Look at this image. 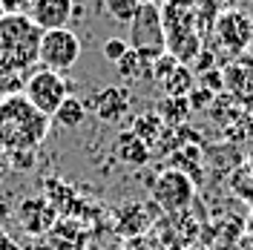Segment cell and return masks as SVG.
Here are the masks:
<instances>
[{
    "label": "cell",
    "instance_id": "5bb4252c",
    "mask_svg": "<svg viewBox=\"0 0 253 250\" xmlns=\"http://www.w3.org/2000/svg\"><path fill=\"white\" fill-rule=\"evenodd\" d=\"M55 121H58V126H63V129H75V126H81L84 121H86V107H84V101H78V98H66L61 107H58V112L52 115Z\"/></svg>",
    "mask_w": 253,
    "mask_h": 250
},
{
    "label": "cell",
    "instance_id": "ffe728a7",
    "mask_svg": "<svg viewBox=\"0 0 253 250\" xmlns=\"http://www.w3.org/2000/svg\"><path fill=\"white\" fill-rule=\"evenodd\" d=\"M35 158H38V150H20V153H9V164L15 170H32Z\"/></svg>",
    "mask_w": 253,
    "mask_h": 250
},
{
    "label": "cell",
    "instance_id": "cb8c5ba5",
    "mask_svg": "<svg viewBox=\"0 0 253 250\" xmlns=\"http://www.w3.org/2000/svg\"><path fill=\"white\" fill-rule=\"evenodd\" d=\"M248 242H251V248H253V219L248 221Z\"/></svg>",
    "mask_w": 253,
    "mask_h": 250
},
{
    "label": "cell",
    "instance_id": "44dd1931",
    "mask_svg": "<svg viewBox=\"0 0 253 250\" xmlns=\"http://www.w3.org/2000/svg\"><path fill=\"white\" fill-rule=\"evenodd\" d=\"M32 3H35V0H0V9H3L6 15H29Z\"/></svg>",
    "mask_w": 253,
    "mask_h": 250
},
{
    "label": "cell",
    "instance_id": "5b68a950",
    "mask_svg": "<svg viewBox=\"0 0 253 250\" xmlns=\"http://www.w3.org/2000/svg\"><path fill=\"white\" fill-rule=\"evenodd\" d=\"M69 92H72V83L63 78L61 72H52V69H38L23 81V98L49 118L69 98Z\"/></svg>",
    "mask_w": 253,
    "mask_h": 250
},
{
    "label": "cell",
    "instance_id": "484cf974",
    "mask_svg": "<svg viewBox=\"0 0 253 250\" xmlns=\"http://www.w3.org/2000/svg\"><path fill=\"white\" fill-rule=\"evenodd\" d=\"M251 124H253V115H251Z\"/></svg>",
    "mask_w": 253,
    "mask_h": 250
},
{
    "label": "cell",
    "instance_id": "6da1fadb",
    "mask_svg": "<svg viewBox=\"0 0 253 250\" xmlns=\"http://www.w3.org/2000/svg\"><path fill=\"white\" fill-rule=\"evenodd\" d=\"M49 124L52 118L35 110L23 92H9L0 98V150H38L49 135Z\"/></svg>",
    "mask_w": 253,
    "mask_h": 250
},
{
    "label": "cell",
    "instance_id": "8992f818",
    "mask_svg": "<svg viewBox=\"0 0 253 250\" xmlns=\"http://www.w3.org/2000/svg\"><path fill=\"white\" fill-rule=\"evenodd\" d=\"M81 58V38L69 29H49L38 43V63L52 72H69Z\"/></svg>",
    "mask_w": 253,
    "mask_h": 250
},
{
    "label": "cell",
    "instance_id": "d4e9b609",
    "mask_svg": "<svg viewBox=\"0 0 253 250\" xmlns=\"http://www.w3.org/2000/svg\"><path fill=\"white\" fill-rule=\"evenodd\" d=\"M3 15H6V12H3V9H0V17H3Z\"/></svg>",
    "mask_w": 253,
    "mask_h": 250
},
{
    "label": "cell",
    "instance_id": "7a4b0ae2",
    "mask_svg": "<svg viewBox=\"0 0 253 250\" xmlns=\"http://www.w3.org/2000/svg\"><path fill=\"white\" fill-rule=\"evenodd\" d=\"M41 35L29 15H3L0 17V75H17L38 63Z\"/></svg>",
    "mask_w": 253,
    "mask_h": 250
},
{
    "label": "cell",
    "instance_id": "30bf717a",
    "mask_svg": "<svg viewBox=\"0 0 253 250\" xmlns=\"http://www.w3.org/2000/svg\"><path fill=\"white\" fill-rule=\"evenodd\" d=\"M55 219H58V210H55V204L49 202L46 196H32V199H26L17 207V221L29 236L49 233Z\"/></svg>",
    "mask_w": 253,
    "mask_h": 250
},
{
    "label": "cell",
    "instance_id": "ac0fdd59",
    "mask_svg": "<svg viewBox=\"0 0 253 250\" xmlns=\"http://www.w3.org/2000/svg\"><path fill=\"white\" fill-rule=\"evenodd\" d=\"M161 121L167 126H181L184 121H187V112L193 110L187 101V95H181V98H167V104L161 107Z\"/></svg>",
    "mask_w": 253,
    "mask_h": 250
},
{
    "label": "cell",
    "instance_id": "7c38bea8",
    "mask_svg": "<svg viewBox=\"0 0 253 250\" xmlns=\"http://www.w3.org/2000/svg\"><path fill=\"white\" fill-rule=\"evenodd\" d=\"M135 138L141 141L144 147L153 153L158 147V141H161V135H167V124L161 121V115H156V112H147L144 118H135V124H132V129H129Z\"/></svg>",
    "mask_w": 253,
    "mask_h": 250
},
{
    "label": "cell",
    "instance_id": "277c9868",
    "mask_svg": "<svg viewBox=\"0 0 253 250\" xmlns=\"http://www.w3.org/2000/svg\"><path fill=\"white\" fill-rule=\"evenodd\" d=\"M129 38L126 43L135 49L138 55H144L147 61L153 63L158 55L167 52V35H164V20H161V9L156 3H141L135 20L126 26Z\"/></svg>",
    "mask_w": 253,
    "mask_h": 250
},
{
    "label": "cell",
    "instance_id": "7402d4cb",
    "mask_svg": "<svg viewBox=\"0 0 253 250\" xmlns=\"http://www.w3.org/2000/svg\"><path fill=\"white\" fill-rule=\"evenodd\" d=\"M0 250H20L15 245V242H12V239H6V236H0Z\"/></svg>",
    "mask_w": 253,
    "mask_h": 250
},
{
    "label": "cell",
    "instance_id": "9c48e42d",
    "mask_svg": "<svg viewBox=\"0 0 253 250\" xmlns=\"http://www.w3.org/2000/svg\"><path fill=\"white\" fill-rule=\"evenodd\" d=\"M129 104H132V95L124 86H104L89 98V104H84L86 110H92L104 124H118L129 112Z\"/></svg>",
    "mask_w": 253,
    "mask_h": 250
},
{
    "label": "cell",
    "instance_id": "9a60e30c",
    "mask_svg": "<svg viewBox=\"0 0 253 250\" xmlns=\"http://www.w3.org/2000/svg\"><path fill=\"white\" fill-rule=\"evenodd\" d=\"M138 9H141V0H104V15L121 26H129L138 15Z\"/></svg>",
    "mask_w": 253,
    "mask_h": 250
},
{
    "label": "cell",
    "instance_id": "ba28073f",
    "mask_svg": "<svg viewBox=\"0 0 253 250\" xmlns=\"http://www.w3.org/2000/svg\"><path fill=\"white\" fill-rule=\"evenodd\" d=\"M193 178H190L184 170H167L161 172L153 184V199H156L158 207H164L167 213H175V210H184L190 202H193Z\"/></svg>",
    "mask_w": 253,
    "mask_h": 250
},
{
    "label": "cell",
    "instance_id": "3957f363",
    "mask_svg": "<svg viewBox=\"0 0 253 250\" xmlns=\"http://www.w3.org/2000/svg\"><path fill=\"white\" fill-rule=\"evenodd\" d=\"M253 43V17L242 9H224L213 20V49L216 55L233 61L239 55H248Z\"/></svg>",
    "mask_w": 253,
    "mask_h": 250
},
{
    "label": "cell",
    "instance_id": "52a82bcc",
    "mask_svg": "<svg viewBox=\"0 0 253 250\" xmlns=\"http://www.w3.org/2000/svg\"><path fill=\"white\" fill-rule=\"evenodd\" d=\"M221 89L227 98H233L242 110L253 112V58L239 55L224 63L221 69Z\"/></svg>",
    "mask_w": 253,
    "mask_h": 250
},
{
    "label": "cell",
    "instance_id": "d6986e66",
    "mask_svg": "<svg viewBox=\"0 0 253 250\" xmlns=\"http://www.w3.org/2000/svg\"><path fill=\"white\" fill-rule=\"evenodd\" d=\"M129 49H132V46L126 43V38H107V41H104V46H101V55H104V61L118 63Z\"/></svg>",
    "mask_w": 253,
    "mask_h": 250
},
{
    "label": "cell",
    "instance_id": "8fae6325",
    "mask_svg": "<svg viewBox=\"0 0 253 250\" xmlns=\"http://www.w3.org/2000/svg\"><path fill=\"white\" fill-rule=\"evenodd\" d=\"M75 17V0H35L29 9V20L41 32L66 29Z\"/></svg>",
    "mask_w": 253,
    "mask_h": 250
},
{
    "label": "cell",
    "instance_id": "e0dca14e",
    "mask_svg": "<svg viewBox=\"0 0 253 250\" xmlns=\"http://www.w3.org/2000/svg\"><path fill=\"white\" fill-rule=\"evenodd\" d=\"M115 69H118V75H121L124 81H138L144 72L150 75V61H147L144 55H138L135 49H129L124 58L115 63Z\"/></svg>",
    "mask_w": 253,
    "mask_h": 250
},
{
    "label": "cell",
    "instance_id": "2e32d148",
    "mask_svg": "<svg viewBox=\"0 0 253 250\" xmlns=\"http://www.w3.org/2000/svg\"><path fill=\"white\" fill-rule=\"evenodd\" d=\"M118 156H121V161H126V164H147L150 150H147L132 132H121V138H118Z\"/></svg>",
    "mask_w": 253,
    "mask_h": 250
},
{
    "label": "cell",
    "instance_id": "603a6c76",
    "mask_svg": "<svg viewBox=\"0 0 253 250\" xmlns=\"http://www.w3.org/2000/svg\"><path fill=\"white\" fill-rule=\"evenodd\" d=\"M245 167L253 172V144H251V150H248V158H245Z\"/></svg>",
    "mask_w": 253,
    "mask_h": 250
},
{
    "label": "cell",
    "instance_id": "4fadbf2b",
    "mask_svg": "<svg viewBox=\"0 0 253 250\" xmlns=\"http://www.w3.org/2000/svg\"><path fill=\"white\" fill-rule=\"evenodd\" d=\"M158 86H161V92L167 95V98H181V95H187L190 86H193V72H190L184 63H178L167 78L158 81Z\"/></svg>",
    "mask_w": 253,
    "mask_h": 250
}]
</instances>
